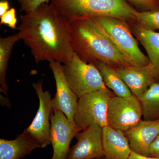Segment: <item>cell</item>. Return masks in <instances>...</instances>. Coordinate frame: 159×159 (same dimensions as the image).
Returning <instances> with one entry per match:
<instances>
[{
	"label": "cell",
	"instance_id": "6da1fadb",
	"mask_svg": "<svg viewBox=\"0 0 159 159\" xmlns=\"http://www.w3.org/2000/svg\"><path fill=\"white\" fill-rule=\"evenodd\" d=\"M17 28L36 63L56 61L66 64L74 54L70 23L51 3L21 15Z\"/></svg>",
	"mask_w": 159,
	"mask_h": 159
},
{
	"label": "cell",
	"instance_id": "7a4b0ae2",
	"mask_svg": "<svg viewBox=\"0 0 159 159\" xmlns=\"http://www.w3.org/2000/svg\"><path fill=\"white\" fill-rule=\"evenodd\" d=\"M73 48L84 61H101L111 66H129L108 35L91 18H82L70 22Z\"/></svg>",
	"mask_w": 159,
	"mask_h": 159
},
{
	"label": "cell",
	"instance_id": "3957f363",
	"mask_svg": "<svg viewBox=\"0 0 159 159\" xmlns=\"http://www.w3.org/2000/svg\"><path fill=\"white\" fill-rule=\"evenodd\" d=\"M51 3L70 22L96 16L125 21L135 18L136 11L125 0H52Z\"/></svg>",
	"mask_w": 159,
	"mask_h": 159
},
{
	"label": "cell",
	"instance_id": "277c9868",
	"mask_svg": "<svg viewBox=\"0 0 159 159\" xmlns=\"http://www.w3.org/2000/svg\"><path fill=\"white\" fill-rule=\"evenodd\" d=\"M89 18L105 31L130 66L142 67L150 64L148 57L139 48L136 40L125 20L108 16H96Z\"/></svg>",
	"mask_w": 159,
	"mask_h": 159
},
{
	"label": "cell",
	"instance_id": "5b68a950",
	"mask_svg": "<svg viewBox=\"0 0 159 159\" xmlns=\"http://www.w3.org/2000/svg\"><path fill=\"white\" fill-rule=\"evenodd\" d=\"M114 95L105 87L80 97L74 118L77 127L82 130L95 124L102 128L107 126L108 102Z\"/></svg>",
	"mask_w": 159,
	"mask_h": 159
},
{
	"label": "cell",
	"instance_id": "8992f818",
	"mask_svg": "<svg viewBox=\"0 0 159 159\" xmlns=\"http://www.w3.org/2000/svg\"><path fill=\"white\" fill-rule=\"evenodd\" d=\"M63 68L69 86L79 98L106 87L96 66L86 62L75 52L70 61Z\"/></svg>",
	"mask_w": 159,
	"mask_h": 159
},
{
	"label": "cell",
	"instance_id": "52a82bcc",
	"mask_svg": "<svg viewBox=\"0 0 159 159\" xmlns=\"http://www.w3.org/2000/svg\"><path fill=\"white\" fill-rule=\"evenodd\" d=\"M142 116L141 102L134 95L122 97L115 95L110 99L107 113L108 126L125 132L138 125Z\"/></svg>",
	"mask_w": 159,
	"mask_h": 159
},
{
	"label": "cell",
	"instance_id": "ba28073f",
	"mask_svg": "<svg viewBox=\"0 0 159 159\" xmlns=\"http://www.w3.org/2000/svg\"><path fill=\"white\" fill-rule=\"evenodd\" d=\"M32 86L39 99V107L31 125L24 131L30 134L39 142L41 148H44L51 144L50 121L54 110L51 105V94L48 91L43 90L42 81L34 83Z\"/></svg>",
	"mask_w": 159,
	"mask_h": 159
},
{
	"label": "cell",
	"instance_id": "9c48e42d",
	"mask_svg": "<svg viewBox=\"0 0 159 159\" xmlns=\"http://www.w3.org/2000/svg\"><path fill=\"white\" fill-rule=\"evenodd\" d=\"M51 124L50 142L53 154L50 159H67L70 150L71 141L81 129L58 110L53 111Z\"/></svg>",
	"mask_w": 159,
	"mask_h": 159
},
{
	"label": "cell",
	"instance_id": "30bf717a",
	"mask_svg": "<svg viewBox=\"0 0 159 159\" xmlns=\"http://www.w3.org/2000/svg\"><path fill=\"white\" fill-rule=\"evenodd\" d=\"M49 63L56 86V94L51 100L52 107L54 110L62 112L70 121L74 122L79 98L69 85L62 64L56 61Z\"/></svg>",
	"mask_w": 159,
	"mask_h": 159
},
{
	"label": "cell",
	"instance_id": "8fae6325",
	"mask_svg": "<svg viewBox=\"0 0 159 159\" xmlns=\"http://www.w3.org/2000/svg\"><path fill=\"white\" fill-rule=\"evenodd\" d=\"M76 136L77 142L70 150L67 159H94L103 157L102 128L91 125Z\"/></svg>",
	"mask_w": 159,
	"mask_h": 159
},
{
	"label": "cell",
	"instance_id": "7c38bea8",
	"mask_svg": "<svg viewBox=\"0 0 159 159\" xmlns=\"http://www.w3.org/2000/svg\"><path fill=\"white\" fill-rule=\"evenodd\" d=\"M135 153L148 157L149 149L159 133V119L155 121L142 120L138 125L123 132Z\"/></svg>",
	"mask_w": 159,
	"mask_h": 159
},
{
	"label": "cell",
	"instance_id": "4fadbf2b",
	"mask_svg": "<svg viewBox=\"0 0 159 159\" xmlns=\"http://www.w3.org/2000/svg\"><path fill=\"white\" fill-rule=\"evenodd\" d=\"M116 69L132 94L139 100L152 84L156 81L150 64L145 66H125Z\"/></svg>",
	"mask_w": 159,
	"mask_h": 159
},
{
	"label": "cell",
	"instance_id": "5bb4252c",
	"mask_svg": "<svg viewBox=\"0 0 159 159\" xmlns=\"http://www.w3.org/2000/svg\"><path fill=\"white\" fill-rule=\"evenodd\" d=\"M102 145L105 159H128L132 152L124 132L108 125L102 128Z\"/></svg>",
	"mask_w": 159,
	"mask_h": 159
},
{
	"label": "cell",
	"instance_id": "9a60e30c",
	"mask_svg": "<svg viewBox=\"0 0 159 159\" xmlns=\"http://www.w3.org/2000/svg\"><path fill=\"white\" fill-rule=\"evenodd\" d=\"M38 148H41L39 142L24 131L14 140L0 139V159H21Z\"/></svg>",
	"mask_w": 159,
	"mask_h": 159
},
{
	"label": "cell",
	"instance_id": "2e32d148",
	"mask_svg": "<svg viewBox=\"0 0 159 159\" xmlns=\"http://www.w3.org/2000/svg\"><path fill=\"white\" fill-rule=\"evenodd\" d=\"M135 33L148 54L155 78L158 80L159 79V32L145 29L141 25L135 28Z\"/></svg>",
	"mask_w": 159,
	"mask_h": 159
},
{
	"label": "cell",
	"instance_id": "e0dca14e",
	"mask_svg": "<svg viewBox=\"0 0 159 159\" xmlns=\"http://www.w3.org/2000/svg\"><path fill=\"white\" fill-rule=\"evenodd\" d=\"M93 64L100 72L105 86L111 90L116 96L126 97L133 95L116 69L101 61H95Z\"/></svg>",
	"mask_w": 159,
	"mask_h": 159
},
{
	"label": "cell",
	"instance_id": "ac0fdd59",
	"mask_svg": "<svg viewBox=\"0 0 159 159\" xmlns=\"http://www.w3.org/2000/svg\"><path fill=\"white\" fill-rule=\"evenodd\" d=\"M19 33L0 38V90L7 94L8 87L6 80V71L15 44L20 40Z\"/></svg>",
	"mask_w": 159,
	"mask_h": 159
},
{
	"label": "cell",
	"instance_id": "d6986e66",
	"mask_svg": "<svg viewBox=\"0 0 159 159\" xmlns=\"http://www.w3.org/2000/svg\"><path fill=\"white\" fill-rule=\"evenodd\" d=\"M144 120L159 119V82L155 81L144 93L140 100Z\"/></svg>",
	"mask_w": 159,
	"mask_h": 159
},
{
	"label": "cell",
	"instance_id": "ffe728a7",
	"mask_svg": "<svg viewBox=\"0 0 159 159\" xmlns=\"http://www.w3.org/2000/svg\"><path fill=\"white\" fill-rule=\"evenodd\" d=\"M136 19L141 26L145 29L154 31L159 30V10H152L134 13Z\"/></svg>",
	"mask_w": 159,
	"mask_h": 159
},
{
	"label": "cell",
	"instance_id": "44dd1931",
	"mask_svg": "<svg viewBox=\"0 0 159 159\" xmlns=\"http://www.w3.org/2000/svg\"><path fill=\"white\" fill-rule=\"evenodd\" d=\"M52 0H17L20 4V11L25 13L34 11L40 6L46 3H48Z\"/></svg>",
	"mask_w": 159,
	"mask_h": 159
},
{
	"label": "cell",
	"instance_id": "7402d4cb",
	"mask_svg": "<svg viewBox=\"0 0 159 159\" xmlns=\"http://www.w3.org/2000/svg\"><path fill=\"white\" fill-rule=\"evenodd\" d=\"M1 25H6L11 29H16V25L17 22L16 16V11L14 8L9 9L2 16L0 17Z\"/></svg>",
	"mask_w": 159,
	"mask_h": 159
},
{
	"label": "cell",
	"instance_id": "603a6c76",
	"mask_svg": "<svg viewBox=\"0 0 159 159\" xmlns=\"http://www.w3.org/2000/svg\"><path fill=\"white\" fill-rule=\"evenodd\" d=\"M148 157L159 159V133L151 144Z\"/></svg>",
	"mask_w": 159,
	"mask_h": 159
},
{
	"label": "cell",
	"instance_id": "cb8c5ba5",
	"mask_svg": "<svg viewBox=\"0 0 159 159\" xmlns=\"http://www.w3.org/2000/svg\"><path fill=\"white\" fill-rule=\"evenodd\" d=\"M137 6L151 9L154 6V0H129Z\"/></svg>",
	"mask_w": 159,
	"mask_h": 159
},
{
	"label": "cell",
	"instance_id": "d4e9b609",
	"mask_svg": "<svg viewBox=\"0 0 159 159\" xmlns=\"http://www.w3.org/2000/svg\"><path fill=\"white\" fill-rule=\"evenodd\" d=\"M9 4L7 0H2L0 2V17L9 10Z\"/></svg>",
	"mask_w": 159,
	"mask_h": 159
},
{
	"label": "cell",
	"instance_id": "484cf974",
	"mask_svg": "<svg viewBox=\"0 0 159 159\" xmlns=\"http://www.w3.org/2000/svg\"><path fill=\"white\" fill-rule=\"evenodd\" d=\"M128 159H159L158 158H155L150 157H148L143 156L140 155L132 151L130 156Z\"/></svg>",
	"mask_w": 159,
	"mask_h": 159
},
{
	"label": "cell",
	"instance_id": "4316f807",
	"mask_svg": "<svg viewBox=\"0 0 159 159\" xmlns=\"http://www.w3.org/2000/svg\"><path fill=\"white\" fill-rule=\"evenodd\" d=\"M94 159H105L104 157H101L97 158Z\"/></svg>",
	"mask_w": 159,
	"mask_h": 159
}]
</instances>
